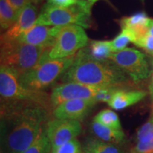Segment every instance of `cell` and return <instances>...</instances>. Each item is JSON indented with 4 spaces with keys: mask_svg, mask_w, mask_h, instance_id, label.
<instances>
[{
    "mask_svg": "<svg viewBox=\"0 0 153 153\" xmlns=\"http://www.w3.org/2000/svg\"><path fill=\"white\" fill-rule=\"evenodd\" d=\"M83 1H85V2L91 7V8H92L93 6L94 5L97 1H99V0H83Z\"/></svg>",
    "mask_w": 153,
    "mask_h": 153,
    "instance_id": "cell-31",
    "label": "cell"
},
{
    "mask_svg": "<svg viewBox=\"0 0 153 153\" xmlns=\"http://www.w3.org/2000/svg\"></svg>",
    "mask_w": 153,
    "mask_h": 153,
    "instance_id": "cell-33",
    "label": "cell"
},
{
    "mask_svg": "<svg viewBox=\"0 0 153 153\" xmlns=\"http://www.w3.org/2000/svg\"><path fill=\"white\" fill-rule=\"evenodd\" d=\"M103 87H94L79 82H63L53 88L51 95L53 109L62 102L75 99L94 98Z\"/></svg>",
    "mask_w": 153,
    "mask_h": 153,
    "instance_id": "cell-10",
    "label": "cell"
},
{
    "mask_svg": "<svg viewBox=\"0 0 153 153\" xmlns=\"http://www.w3.org/2000/svg\"><path fill=\"white\" fill-rule=\"evenodd\" d=\"M85 153H123L119 145L113 144L99 138H89L84 145Z\"/></svg>",
    "mask_w": 153,
    "mask_h": 153,
    "instance_id": "cell-18",
    "label": "cell"
},
{
    "mask_svg": "<svg viewBox=\"0 0 153 153\" xmlns=\"http://www.w3.org/2000/svg\"><path fill=\"white\" fill-rule=\"evenodd\" d=\"M148 33L153 36V19L150 18V20H149Z\"/></svg>",
    "mask_w": 153,
    "mask_h": 153,
    "instance_id": "cell-30",
    "label": "cell"
},
{
    "mask_svg": "<svg viewBox=\"0 0 153 153\" xmlns=\"http://www.w3.org/2000/svg\"><path fill=\"white\" fill-rule=\"evenodd\" d=\"M38 14L36 4H30L19 11L18 18L13 26L1 35V43L14 41L36 24Z\"/></svg>",
    "mask_w": 153,
    "mask_h": 153,
    "instance_id": "cell-11",
    "label": "cell"
},
{
    "mask_svg": "<svg viewBox=\"0 0 153 153\" xmlns=\"http://www.w3.org/2000/svg\"></svg>",
    "mask_w": 153,
    "mask_h": 153,
    "instance_id": "cell-34",
    "label": "cell"
},
{
    "mask_svg": "<svg viewBox=\"0 0 153 153\" xmlns=\"http://www.w3.org/2000/svg\"><path fill=\"white\" fill-rule=\"evenodd\" d=\"M51 153H82V146L76 137L51 150Z\"/></svg>",
    "mask_w": 153,
    "mask_h": 153,
    "instance_id": "cell-24",
    "label": "cell"
},
{
    "mask_svg": "<svg viewBox=\"0 0 153 153\" xmlns=\"http://www.w3.org/2000/svg\"><path fill=\"white\" fill-rule=\"evenodd\" d=\"M62 82H79L94 87H119L127 81L126 74L112 61L91 58L83 49L75 55L72 64L62 75Z\"/></svg>",
    "mask_w": 153,
    "mask_h": 153,
    "instance_id": "cell-2",
    "label": "cell"
},
{
    "mask_svg": "<svg viewBox=\"0 0 153 153\" xmlns=\"http://www.w3.org/2000/svg\"><path fill=\"white\" fill-rule=\"evenodd\" d=\"M48 49L17 41L1 43V66L10 68L21 75L35 67Z\"/></svg>",
    "mask_w": 153,
    "mask_h": 153,
    "instance_id": "cell-4",
    "label": "cell"
},
{
    "mask_svg": "<svg viewBox=\"0 0 153 153\" xmlns=\"http://www.w3.org/2000/svg\"><path fill=\"white\" fill-rule=\"evenodd\" d=\"M83 51L91 58L100 61L109 60L113 53L111 41H91Z\"/></svg>",
    "mask_w": 153,
    "mask_h": 153,
    "instance_id": "cell-17",
    "label": "cell"
},
{
    "mask_svg": "<svg viewBox=\"0 0 153 153\" xmlns=\"http://www.w3.org/2000/svg\"><path fill=\"white\" fill-rule=\"evenodd\" d=\"M60 26H49L35 24L31 28L22 34L16 41L50 48L53 45Z\"/></svg>",
    "mask_w": 153,
    "mask_h": 153,
    "instance_id": "cell-13",
    "label": "cell"
},
{
    "mask_svg": "<svg viewBox=\"0 0 153 153\" xmlns=\"http://www.w3.org/2000/svg\"><path fill=\"white\" fill-rule=\"evenodd\" d=\"M97 104L94 99H75L59 104L53 110L55 118L60 119L82 120Z\"/></svg>",
    "mask_w": 153,
    "mask_h": 153,
    "instance_id": "cell-12",
    "label": "cell"
},
{
    "mask_svg": "<svg viewBox=\"0 0 153 153\" xmlns=\"http://www.w3.org/2000/svg\"><path fill=\"white\" fill-rule=\"evenodd\" d=\"M91 131L97 138L101 140L116 145H121L126 139L123 130H117L107 127L93 120L91 124Z\"/></svg>",
    "mask_w": 153,
    "mask_h": 153,
    "instance_id": "cell-16",
    "label": "cell"
},
{
    "mask_svg": "<svg viewBox=\"0 0 153 153\" xmlns=\"http://www.w3.org/2000/svg\"><path fill=\"white\" fill-rule=\"evenodd\" d=\"M19 11L7 0H0V27L1 30H7L13 26L18 18Z\"/></svg>",
    "mask_w": 153,
    "mask_h": 153,
    "instance_id": "cell-19",
    "label": "cell"
},
{
    "mask_svg": "<svg viewBox=\"0 0 153 153\" xmlns=\"http://www.w3.org/2000/svg\"><path fill=\"white\" fill-rule=\"evenodd\" d=\"M149 20L150 18L145 12H138L123 17L119 21V24L121 29L130 30L138 38L148 32Z\"/></svg>",
    "mask_w": 153,
    "mask_h": 153,
    "instance_id": "cell-15",
    "label": "cell"
},
{
    "mask_svg": "<svg viewBox=\"0 0 153 153\" xmlns=\"http://www.w3.org/2000/svg\"><path fill=\"white\" fill-rule=\"evenodd\" d=\"M109 60L135 82L147 79L151 73L145 55L133 48L113 53Z\"/></svg>",
    "mask_w": 153,
    "mask_h": 153,
    "instance_id": "cell-8",
    "label": "cell"
},
{
    "mask_svg": "<svg viewBox=\"0 0 153 153\" xmlns=\"http://www.w3.org/2000/svg\"><path fill=\"white\" fill-rule=\"evenodd\" d=\"M1 100L24 103L37 106L49 111L52 109L51 95L44 91L28 89L21 83L19 75L10 68H0Z\"/></svg>",
    "mask_w": 153,
    "mask_h": 153,
    "instance_id": "cell-3",
    "label": "cell"
},
{
    "mask_svg": "<svg viewBox=\"0 0 153 153\" xmlns=\"http://www.w3.org/2000/svg\"><path fill=\"white\" fill-rule=\"evenodd\" d=\"M119 89V87H103L100 89L94 97L95 101L97 103L103 102L108 104V101L111 99L115 91Z\"/></svg>",
    "mask_w": 153,
    "mask_h": 153,
    "instance_id": "cell-26",
    "label": "cell"
},
{
    "mask_svg": "<svg viewBox=\"0 0 153 153\" xmlns=\"http://www.w3.org/2000/svg\"><path fill=\"white\" fill-rule=\"evenodd\" d=\"M49 111L33 105L1 100V153H22L45 127Z\"/></svg>",
    "mask_w": 153,
    "mask_h": 153,
    "instance_id": "cell-1",
    "label": "cell"
},
{
    "mask_svg": "<svg viewBox=\"0 0 153 153\" xmlns=\"http://www.w3.org/2000/svg\"><path fill=\"white\" fill-rule=\"evenodd\" d=\"M91 9L86 2L70 7H57L45 3L38 14L36 24L49 26L79 25L88 28L91 24Z\"/></svg>",
    "mask_w": 153,
    "mask_h": 153,
    "instance_id": "cell-5",
    "label": "cell"
},
{
    "mask_svg": "<svg viewBox=\"0 0 153 153\" xmlns=\"http://www.w3.org/2000/svg\"><path fill=\"white\" fill-rule=\"evenodd\" d=\"M147 92L142 90H124L118 89L107 104L113 109L119 111L137 104L146 97Z\"/></svg>",
    "mask_w": 153,
    "mask_h": 153,
    "instance_id": "cell-14",
    "label": "cell"
},
{
    "mask_svg": "<svg viewBox=\"0 0 153 153\" xmlns=\"http://www.w3.org/2000/svg\"><path fill=\"white\" fill-rule=\"evenodd\" d=\"M142 1H144V0H142Z\"/></svg>",
    "mask_w": 153,
    "mask_h": 153,
    "instance_id": "cell-32",
    "label": "cell"
},
{
    "mask_svg": "<svg viewBox=\"0 0 153 153\" xmlns=\"http://www.w3.org/2000/svg\"><path fill=\"white\" fill-rule=\"evenodd\" d=\"M75 55L54 60L41 58L35 67L19 75V80L28 89L43 91L65 73L73 63Z\"/></svg>",
    "mask_w": 153,
    "mask_h": 153,
    "instance_id": "cell-6",
    "label": "cell"
},
{
    "mask_svg": "<svg viewBox=\"0 0 153 153\" xmlns=\"http://www.w3.org/2000/svg\"><path fill=\"white\" fill-rule=\"evenodd\" d=\"M94 120L107 127L117 130H122L121 124H120L118 116L116 112L111 109L101 111L96 115Z\"/></svg>",
    "mask_w": 153,
    "mask_h": 153,
    "instance_id": "cell-22",
    "label": "cell"
},
{
    "mask_svg": "<svg viewBox=\"0 0 153 153\" xmlns=\"http://www.w3.org/2000/svg\"><path fill=\"white\" fill-rule=\"evenodd\" d=\"M45 127L41 130L37 138L28 149L22 153H51L52 147L46 135Z\"/></svg>",
    "mask_w": 153,
    "mask_h": 153,
    "instance_id": "cell-21",
    "label": "cell"
},
{
    "mask_svg": "<svg viewBox=\"0 0 153 153\" xmlns=\"http://www.w3.org/2000/svg\"><path fill=\"white\" fill-rule=\"evenodd\" d=\"M9 3L11 4L15 9L18 11H20L22 8L26 7V5L30 4H33L37 5L40 3L42 0H7Z\"/></svg>",
    "mask_w": 153,
    "mask_h": 153,
    "instance_id": "cell-28",
    "label": "cell"
},
{
    "mask_svg": "<svg viewBox=\"0 0 153 153\" xmlns=\"http://www.w3.org/2000/svg\"><path fill=\"white\" fill-rule=\"evenodd\" d=\"M153 138V106L149 119L138 129L136 134V143H145Z\"/></svg>",
    "mask_w": 153,
    "mask_h": 153,
    "instance_id": "cell-23",
    "label": "cell"
},
{
    "mask_svg": "<svg viewBox=\"0 0 153 153\" xmlns=\"http://www.w3.org/2000/svg\"><path fill=\"white\" fill-rule=\"evenodd\" d=\"M137 47L140 48L149 55H153V36L147 33L144 36L137 38L133 43Z\"/></svg>",
    "mask_w": 153,
    "mask_h": 153,
    "instance_id": "cell-25",
    "label": "cell"
},
{
    "mask_svg": "<svg viewBox=\"0 0 153 153\" xmlns=\"http://www.w3.org/2000/svg\"><path fill=\"white\" fill-rule=\"evenodd\" d=\"M85 2L83 0H46V3L57 7H70Z\"/></svg>",
    "mask_w": 153,
    "mask_h": 153,
    "instance_id": "cell-27",
    "label": "cell"
},
{
    "mask_svg": "<svg viewBox=\"0 0 153 153\" xmlns=\"http://www.w3.org/2000/svg\"><path fill=\"white\" fill-rule=\"evenodd\" d=\"M88 43L89 38L82 26H60L53 45L45 51L41 58L54 60L74 56L87 46Z\"/></svg>",
    "mask_w": 153,
    "mask_h": 153,
    "instance_id": "cell-7",
    "label": "cell"
},
{
    "mask_svg": "<svg viewBox=\"0 0 153 153\" xmlns=\"http://www.w3.org/2000/svg\"><path fill=\"white\" fill-rule=\"evenodd\" d=\"M149 92H150V99L152 100V106H153V71L151 74V79L150 82V85H149Z\"/></svg>",
    "mask_w": 153,
    "mask_h": 153,
    "instance_id": "cell-29",
    "label": "cell"
},
{
    "mask_svg": "<svg viewBox=\"0 0 153 153\" xmlns=\"http://www.w3.org/2000/svg\"><path fill=\"white\" fill-rule=\"evenodd\" d=\"M137 37L133 32L128 29H121V31L112 41H111V46L113 53L123 51L127 48L130 43H134Z\"/></svg>",
    "mask_w": 153,
    "mask_h": 153,
    "instance_id": "cell-20",
    "label": "cell"
},
{
    "mask_svg": "<svg viewBox=\"0 0 153 153\" xmlns=\"http://www.w3.org/2000/svg\"><path fill=\"white\" fill-rule=\"evenodd\" d=\"M45 128L53 150L76 138L81 133L82 126L79 120L55 118L47 122Z\"/></svg>",
    "mask_w": 153,
    "mask_h": 153,
    "instance_id": "cell-9",
    "label": "cell"
}]
</instances>
